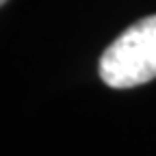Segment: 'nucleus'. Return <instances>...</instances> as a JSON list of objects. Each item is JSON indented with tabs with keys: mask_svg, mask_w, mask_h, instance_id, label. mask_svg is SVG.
I'll list each match as a JSON object with an SVG mask.
<instances>
[{
	"mask_svg": "<svg viewBox=\"0 0 156 156\" xmlns=\"http://www.w3.org/2000/svg\"><path fill=\"white\" fill-rule=\"evenodd\" d=\"M98 74L111 89H132L156 78V15L128 26L102 52Z\"/></svg>",
	"mask_w": 156,
	"mask_h": 156,
	"instance_id": "f257e3e1",
	"label": "nucleus"
},
{
	"mask_svg": "<svg viewBox=\"0 0 156 156\" xmlns=\"http://www.w3.org/2000/svg\"><path fill=\"white\" fill-rule=\"evenodd\" d=\"M0 2H2V5H7V2H9V0H0Z\"/></svg>",
	"mask_w": 156,
	"mask_h": 156,
	"instance_id": "f03ea898",
	"label": "nucleus"
}]
</instances>
